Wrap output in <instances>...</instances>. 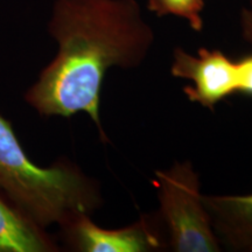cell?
Segmentation results:
<instances>
[{"mask_svg":"<svg viewBox=\"0 0 252 252\" xmlns=\"http://www.w3.org/2000/svg\"><path fill=\"white\" fill-rule=\"evenodd\" d=\"M47 32L58 50L24 94L43 118L87 113L109 143L100 121V91L111 68H139L156 42L137 0H54Z\"/></svg>","mask_w":252,"mask_h":252,"instance_id":"obj_1","label":"cell"},{"mask_svg":"<svg viewBox=\"0 0 252 252\" xmlns=\"http://www.w3.org/2000/svg\"><path fill=\"white\" fill-rule=\"evenodd\" d=\"M0 195L34 224L59 228L104 204L100 184L68 158L49 166L32 161L13 126L0 115Z\"/></svg>","mask_w":252,"mask_h":252,"instance_id":"obj_2","label":"cell"},{"mask_svg":"<svg viewBox=\"0 0 252 252\" xmlns=\"http://www.w3.org/2000/svg\"><path fill=\"white\" fill-rule=\"evenodd\" d=\"M159 214L174 252H220L222 245L203 203L200 175L190 160L154 172Z\"/></svg>","mask_w":252,"mask_h":252,"instance_id":"obj_3","label":"cell"},{"mask_svg":"<svg viewBox=\"0 0 252 252\" xmlns=\"http://www.w3.org/2000/svg\"><path fill=\"white\" fill-rule=\"evenodd\" d=\"M91 215L80 214L60 226L68 250L76 252H156L168 249L167 232L159 214L143 215L121 229H104Z\"/></svg>","mask_w":252,"mask_h":252,"instance_id":"obj_4","label":"cell"},{"mask_svg":"<svg viewBox=\"0 0 252 252\" xmlns=\"http://www.w3.org/2000/svg\"><path fill=\"white\" fill-rule=\"evenodd\" d=\"M171 74L176 78L190 80L184 93L189 102L214 111L215 106L231 94L237 93L236 62L220 49L200 48L191 55L181 47L173 50Z\"/></svg>","mask_w":252,"mask_h":252,"instance_id":"obj_5","label":"cell"},{"mask_svg":"<svg viewBox=\"0 0 252 252\" xmlns=\"http://www.w3.org/2000/svg\"><path fill=\"white\" fill-rule=\"evenodd\" d=\"M203 203L222 247L252 252V194L204 195Z\"/></svg>","mask_w":252,"mask_h":252,"instance_id":"obj_6","label":"cell"},{"mask_svg":"<svg viewBox=\"0 0 252 252\" xmlns=\"http://www.w3.org/2000/svg\"><path fill=\"white\" fill-rule=\"evenodd\" d=\"M59 244L0 195V252H58Z\"/></svg>","mask_w":252,"mask_h":252,"instance_id":"obj_7","label":"cell"},{"mask_svg":"<svg viewBox=\"0 0 252 252\" xmlns=\"http://www.w3.org/2000/svg\"><path fill=\"white\" fill-rule=\"evenodd\" d=\"M147 8L158 17L184 19L195 32L203 30L204 0H146Z\"/></svg>","mask_w":252,"mask_h":252,"instance_id":"obj_8","label":"cell"},{"mask_svg":"<svg viewBox=\"0 0 252 252\" xmlns=\"http://www.w3.org/2000/svg\"><path fill=\"white\" fill-rule=\"evenodd\" d=\"M237 68V93L252 96V55L236 62Z\"/></svg>","mask_w":252,"mask_h":252,"instance_id":"obj_9","label":"cell"},{"mask_svg":"<svg viewBox=\"0 0 252 252\" xmlns=\"http://www.w3.org/2000/svg\"><path fill=\"white\" fill-rule=\"evenodd\" d=\"M241 23L242 35L247 42L252 45V8H243L241 12Z\"/></svg>","mask_w":252,"mask_h":252,"instance_id":"obj_10","label":"cell"},{"mask_svg":"<svg viewBox=\"0 0 252 252\" xmlns=\"http://www.w3.org/2000/svg\"><path fill=\"white\" fill-rule=\"evenodd\" d=\"M250 2H251V8H252V0H250Z\"/></svg>","mask_w":252,"mask_h":252,"instance_id":"obj_11","label":"cell"}]
</instances>
